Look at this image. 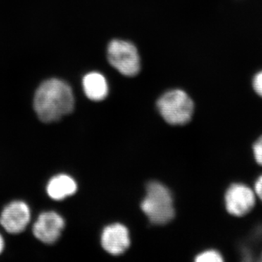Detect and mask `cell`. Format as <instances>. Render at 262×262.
Returning <instances> with one entry per match:
<instances>
[{
  "instance_id": "1",
  "label": "cell",
  "mask_w": 262,
  "mask_h": 262,
  "mask_svg": "<svg viewBox=\"0 0 262 262\" xmlns=\"http://www.w3.org/2000/svg\"><path fill=\"white\" fill-rule=\"evenodd\" d=\"M34 106L41 121L46 123L58 121L73 111V92L63 81L51 79L43 82L37 89Z\"/></svg>"
},
{
  "instance_id": "2",
  "label": "cell",
  "mask_w": 262,
  "mask_h": 262,
  "mask_svg": "<svg viewBox=\"0 0 262 262\" xmlns=\"http://www.w3.org/2000/svg\"><path fill=\"white\" fill-rule=\"evenodd\" d=\"M141 208L150 222L155 225H165L175 215L171 193L159 182L148 184L146 195L141 203Z\"/></svg>"
},
{
  "instance_id": "3",
  "label": "cell",
  "mask_w": 262,
  "mask_h": 262,
  "mask_svg": "<svg viewBox=\"0 0 262 262\" xmlns=\"http://www.w3.org/2000/svg\"><path fill=\"white\" fill-rule=\"evenodd\" d=\"M157 105L160 115L170 125H185L190 121L194 113L192 100L181 90H173L163 95Z\"/></svg>"
},
{
  "instance_id": "4",
  "label": "cell",
  "mask_w": 262,
  "mask_h": 262,
  "mask_svg": "<svg viewBox=\"0 0 262 262\" xmlns=\"http://www.w3.org/2000/svg\"><path fill=\"white\" fill-rule=\"evenodd\" d=\"M258 203L253 186L241 181L230 183L224 194L225 211L235 219L245 218L251 214Z\"/></svg>"
},
{
  "instance_id": "5",
  "label": "cell",
  "mask_w": 262,
  "mask_h": 262,
  "mask_svg": "<svg viewBox=\"0 0 262 262\" xmlns=\"http://www.w3.org/2000/svg\"><path fill=\"white\" fill-rule=\"evenodd\" d=\"M107 55L110 64L122 75L134 77L140 71V57L132 43L119 39L112 41Z\"/></svg>"
},
{
  "instance_id": "6",
  "label": "cell",
  "mask_w": 262,
  "mask_h": 262,
  "mask_svg": "<svg viewBox=\"0 0 262 262\" xmlns=\"http://www.w3.org/2000/svg\"><path fill=\"white\" fill-rule=\"evenodd\" d=\"M65 222L55 212H46L39 215L33 227V233L39 241L46 244H53L61 236Z\"/></svg>"
},
{
  "instance_id": "7",
  "label": "cell",
  "mask_w": 262,
  "mask_h": 262,
  "mask_svg": "<svg viewBox=\"0 0 262 262\" xmlns=\"http://www.w3.org/2000/svg\"><path fill=\"white\" fill-rule=\"evenodd\" d=\"M30 221V210L24 202L15 201L5 207L0 217V224L7 232L18 234L27 228Z\"/></svg>"
},
{
  "instance_id": "8",
  "label": "cell",
  "mask_w": 262,
  "mask_h": 262,
  "mask_svg": "<svg viewBox=\"0 0 262 262\" xmlns=\"http://www.w3.org/2000/svg\"><path fill=\"white\" fill-rule=\"evenodd\" d=\"M101 244L103 249L110 254H122L130 246L128 230L120 224L108 226L103 229Z\"/></svg>"
},
{
  "instance_id": "9",
  "label": "cell",
  "mask_w": 262,
  "mask_h": 262,
  "mask_svg": "<svg viewBox=\"0 0 262 262\" xmlns=\"http://www.w3.org/2000/svg\"><path fill=\"white\" fill-rule=\"evenodd\" d=\"M82 84L84 94L92 101H101L107 96V82L101 74L98 72L88 74L84 76Z\"/></svg>"
},
{
  "instance_id": "10",
  "label": "cell",
  "mask_w": 262,
  "mask_h": 262,
  "mask_svg": "<svg viewBox=\"0 0 262 262\" xmlns=\"http://www.w3.org/2000/svg\"><path fill=\"white\" fill-rule=\"evenodd\" d=\"M77 189V184L73 179L67 175H59L50 181L47 191L52 199L61 201L75 194Z\"/></svg>"
},
{
  "instance_id": "11",
  "label": "cell",
  "mask_w": 262,
  "mask_h": 262,
  "mask_svg": "<svg viewBox=\"0 0 262 262\" xmlns=\"http://www.w3.org/2000/svg\"><path fill=\"white\" fill-rule=\"evenodd\" d=\"M225 261L223 255L215 249L206 250L196 256V262H222Z\"/></svg>"
},
{
  "instance_id": "12",
  "label": "cell",
  "mask_w": 262,
  "mask_h": 262,
  "mask_svg": "<svg viewBox=\"0 0 262 262\" xmlns=\"http://www.w3.org/2000/svg\"><path fill=\"white\" fill-rule=\"evenodd\" d=\"M251 155L255 163L262 168V134L253 141L251 144Z\"/></svg>"
},
{
  "instance_id": "13",
  "label": "cell",
  "mask_w": 262,
  "mask_h": 262,
  "mask_svg": "<svg viewBox=\"0 0 262 262\" xmlns=\"http://www.w3.org/2000/svg\"><path fill=\"white\" fill-rule=\"evenodd\" d=\"M252 186L257 196L258 203H261L262 204V173L256 177Z\"/></svg>"
},
{
  "instance_id": "14",
  "label": "cell",
  "mask_w": 262,
  "mask_h": 262,
  "mask_svg": "<svg viewBox=\"0 0 262 262\" xmlns=\"http://www.w3.org/2000/svg\"><path fill=\"white\" fill-rule=\"evenodd\" d=\"M253 89L259 97L262 98V71L253 77Z\"/></svg>"
},
{
  "instance_id": "15",
  "label": "cell",
  "mask_w": 262,
  "mask_h": 262,
  "mask_svg": "<svg viewBox=\"0 0 262 262\" xmlns=\"http://www.w3.org/2000/svg\"><path fill=\"white\" fill-rule=\"evenodd\" d=\"M3 248H4V241H3L2 236L0 235V253L3 252Z\"/></svg>"
},
{
  "instance_id": "16",
  "label": "cell",
  "mask_w": 262,
  "mask_h": 262,
  "mask_svg": "<svg viewBox=\"0 0 262 262\" xmlns=\"http://www.w3.org/2000/svg\"><path fill=\"white\" fill-rule=\"evenodd\" d=\"M259 257H260V260H261V261H262V251H261V253H260Z\"/></svg>"
}]
</instances>
